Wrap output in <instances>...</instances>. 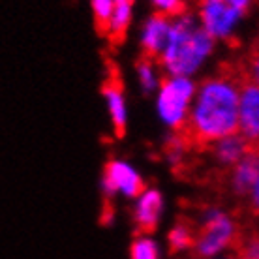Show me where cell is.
I'll use <instances>...</instances> for the list:
<instances>
[{
    "mask_svg": "<svg viewBox=\"0 0 259 259\" xmlns=\"http://www.w3.org/2000/svg\"><path fill=\"white\" fill-rule=\"evenodd\" d=\"M190 128L197 141L214 143L239 130V89L227 77L207 79L195 91Z\"/></svg>",
    "mask_w": 259,
    "mask_h": 259,
    "instance_id": "6da1fadb",
    "label": "cell"
},
{
    "mask_svg": "<svg viewBox=\"0 0 259 259\" xmlns=\"http://www.w3.org/2000/svg\"><path fill=\"white\" fill-rule=\"evenodd\" d=\"M216 39L210 38L199 19L192 13H181L171 21L167 44L160 60L169 77H192L212 55Z\"/></svg>",
    "mask_w": 259,
    "mask_h": 259,
    "instance_id": "7a4b0ae2",
    "label": "cell"
},
{
    "mask_svg": "<svg viewBox=\"0 0 259 259\" xmlns=\"http://www.w3.org/2000/svg\"><path fill=\"white\" fill-rule=\"evenodd\" d=\"M201 231L194 237L195 253L201 259H214L224 255L237 237V226L231 216L220 208H207L201 222Z\"/></svg>",
    "mask_w": 259,
    "mask_h": 259,
    "instance_id": "3957f363",
    "label": "cell"
},
{
    "mask_svg": "<svg viewBox=\"0 0 259 259\" xmlns=\"http://www.w3.org/2000/svg\"><path fill=\"white\" fill-rule=\"evenodd\" d=\"M252 0H201L199 23L214 39H227L237 30Z\"/></svg>",
    "mask_w": 259,
    "mask_h": 259,
    "instance_id": "277c9868",
    "label": "cell"
},
{
    "mask_svg": "<svg viewBox=\"0 0 259 259\" xmlns=\"http://www.w3.org/2000/svg\"><path fill=\"white\" fill-rule=\"evenodd\" d=\"M197 87L190 77H167L158 92V115L169 128L179 130L188 120Z\"/></svg>",
    "mask_w": 259,
    "mask_h": 259,
    "instance_id": "5b68a950",
    "label": "cell"
},
{
    "mask_svg": "<svg viewBox=\"0 0 259 259\" xmlns=\"http://www.w3.org/2000/svg\"><path fill=\"white\" fill-rule=\"evenodd\" d=\"M104 190L107 194H122L124 197H137L141 194L143 179L130 163L111 160L104 171Z\"/></svg>",
    "mask_w": 259,
    "mask_h": 259,
    "instance_id": "8992f818",
    "label": "cell"
},
{
    "mask_svg": "<svg viewBox=\"0 0 259 259\" xmlns=\"http://www.w3.org/2000/svg\"><path fill=\"white\" fill-rule=\"evenodd\" d=\"M239 132L250 145H259V84L246 83L239 91Z\"/></svg>",
    "mask_w": 259,
    "mask_h": 259,
    "instance_id": "52a82bcc",
    "label": "cell"
},
{
    "mask_svg": "<svg viewBox=\"0 0 259 259\" xmlns=\"http://www.w3.org/2000/svg\"><path fill=\"white\" fill-rule=\"evenodd\" d=\"M169 30H171V19L162 13H154L145 23L141 30V47L147 59H154L162 55L163 47L167 44Z\"/></svg>",
    "mask_w": 259,
    "mask_h": 259,
    "instance_id": "ba28073f",
    "label": "cell"
},
{
    "mask_svg": "<svg viewBox=\"0 0 259 259\" xmlns=\"http://www.w3.org/2000/svg\"><path fill=\"white\" fill-rule=\"evenodd\" d=\"M163 212V197L158 190H143L137 195L134 218L141 231H154Z\"/></svg>",
    "mask_w": 259,
    "mask_h": 259,
    "instance_id": "9c48e42d",
    "label": "cell"
},
{
    "mask_svg": "<svg viewBox=\"0 0 259 259\" xmlns=\"http://www.w3.org/2000/svg\"><path fill=\"white\" fill-rule=\"evenodd\" d=\"M259 179V149H250L233 165L231 188L237 195H248Z\"/></svg>",
    "mask_w": 259,
    "mask_h": 259,
    "instance_id": "30bf717a",
    "label": "cell"
},
{
    "mask_svg": "<svg viewBox=\"0 0 259 259\" xmlns=\"http://www.w3.org/2000/svg\"><path fill=\"white\" fill-rule=\"evenodd\" d=\"M104 96L107 102V109L111 115V122L115 126L117 136H124L126 132V120H128V111H126V100H124L122 84L117 77L107 79L104 84Z\"/></svg>",
    "mask_w": 259,
    "mask_h": 259,
    "instance_id": "8fae6325",
    "label": "cell"
},
{
    "mask_svg": "<svg viewBox=\"0 0 259 259\" xmlns=\"http://www.w3.org/2000/svg\"><path fill=\"white\" fill-rule=\"evenodd\" d=\"M250 150V143L240 136L239 132H235L231 136H226L218 139V141L212 143V154L216 158V162L224 165V167H229V165H235L239 162L242 156Z\"/></svg>",
    "mask_w": 259,
    "mask_h": 259,
    "instance_id": "7c38bea8",
    "label": "cell"
},
{
    "mask_svg": "<svg viewBox=\"0 0 259 259\" xmlns=\"http://www.w3.org/2000/svg\"><path fill=\"white\" fill-rule=\"evenodd\" d=\"M130 23H132V2H115L107 36L113 41H122L126 32H128Z\"/></svg>",
    "mask_w": 259,
    "mask_h": 259,
    "instance_id": "4fadbf2b",
    "label": "cell"
},
{
    "mask_svg": "<svg viewBox=\"0 0 259 259\" xmlns=\"http://www.w3.org/2000/svg\"><path fill=\"white\" fill-rule=\"evenodd\" d=\"M130 259H160V248L149 235H141L130 248Z\"/></svg>",
    "mask_w": 259,
    "mask_h": 259,
    "instance_id": "5bb4252c",
    "label": "cell"
},
{
    "mask_svg": "<svg viewBox=\"0 0 259 259\" xmlns=\"http://www.w3.org/2000/svg\"><path fill=\"white\" fill-rule=\"evenodd\" d=\"M167 242H169V248L173 250V252H184V250H188V248L194 246V233H192V229L188 226H184V224H177L167 235Z\"/></svg>",
    "mask_w": 259,
    "mask_h": 259,
    "instance_id": "9a60e30c",
    "label": "cell"
},
{
    "mask_svg": "<svg viewBox=\"0 0 259 259\" xmlns=\"http://www.w3.org/2000/svg\"><path fill=\"white\" fill-rule=\"evenodd\" d=\"M91 8L92 13H94L98 30L107 36L111 15H113V10H115V0H91Z\"/></svg>",
    "mask_w": 259,
    "mask_h": 259,
    "instance_id": "2e32d148",
    "label": "cell"
},
{
    "mask_svg": "<svg viewBox=\"0 0 259 259\" xmlns=\"http://www.w3.org/2000/svg\"><path fill=\"white\" fill-rule=\"evenodd\" d=\"M137 77H139V83H141L145 92H152L158 89L160 81H158V73H156L154 66H152V59L143 57L137 62Z\"/></svg>",
    "mask_w": 259,
    "mask_h": 259,
    "instance_id": "e0dca14e",
    "label": "cell"
},
{
    "mask_svg": "<svg viewBox=\"0 0 259 259\" xmlns=\"http://www.w3.org/2000/svg\"><path fill=\"white\" fill-rule=\"evenodd\" d=\"M158 13L165 17H177L184 13V0H152Z\"/></svg>",
    "mask_w": 259,
    "mask_h": 259,
    "instance_id": "ac0fdd59",
    "label": "cell"
},
{
    "mask_svg": "<svg viewBox=\"0 0 259 259\" xmlns=\"http://www.w3.org/2000/svg\"><path fill=\"white\" fill-rule=\"evenodd\" d=\"M240 259H259V237H252L240 250Z\"/></svg>",
    "mask_w": 259,
    "mask_h": 259,
    "instance_id": "d6986e66",
    "label": "cell"
},
{
    "mask_svg": "<svg viewBox=\"0 0 259 259\" xmlns=\"http://www.w3.org/2000/svg\"><path fill=\"white\" fill-rule=\"evenodd\" d=\"M248 77L252 79V83L259 84V46L252 51V57L248 62Z\"/></svg>",
    "mask_w": 259,
    "mask_h": 259,
    "instance_id": "ffe728a7",
    "label": "cell"
},
{
    "mask_svg": "<svg viewBox=\"0 0 259 259\" xmlns=\"http://www.w3.org/2000/svg\"><path fill=\"white\" fill-rule=\"evenodd\" d=\"M250 197H252V207L255 212H259V179L253 184L252 192H250Z\"/></svg>",
    "mask_w": 259,
    "mask_h": 259,
    "instance_id": "44dd1931",
    "label": "cell"
},
{
    "mask_svg": "<svg viewBox=\"0 0 259 259\" xmlns=\"http://www.w3.org/2000/svg\"><path fill=\"white\" fill-rule=\"evenodd\" d=\"M214 259H235V257H231V255H218V257H214Z\"/></svg>",
    "mask_w": 259,
    "mask_h": 259,
    "instance_id": "7402d4cb",
    "label": "cell"
},
{
    "mask_svg": "<svg viewBox=\"0 0 259 259\" xmlns=\"http://www.w3.org/2000/svg\"><path fill=\"white\" fill-rule=\"evenodd\" d=\"M115 2H134V0H115Z\"/></svg>",
    "mask_w": 259,
    "mask_h": 259,
    "instance_id": "603a6c76",
    "label": "cell"
}]
</instances>
